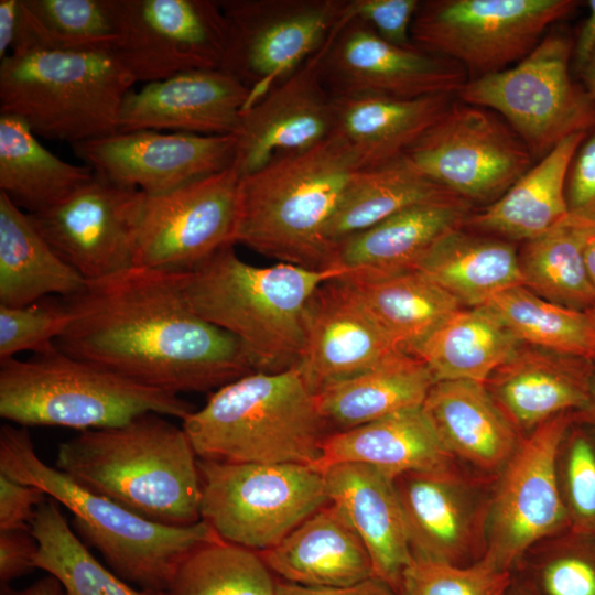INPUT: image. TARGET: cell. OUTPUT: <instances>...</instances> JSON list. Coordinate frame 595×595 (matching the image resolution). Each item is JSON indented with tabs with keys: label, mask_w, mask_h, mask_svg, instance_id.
<instances>
[{
	"label": "cell",
	"mask_w": 595,
	"mask_h": 595,
	"mask_svg": "<svg viewBox=\"0 0 595 595\" xmlns=\"http://www.w3.org/2000/svg\"><path fill=\"white\" fill-rule=\"evenodd\" d=\"M556 476L570 528L595 536V431L576 419L560 443Z\"/></svg>",
	"instance_id": "obj_45"
},
{
	"label": "cell",
	"mask_w": 595,
	"mask_h": 595,
	"mask_svg": "<svg viewBox=\"0 0 595 595\" xmlns=\"http://www.w3.org/2000/svg\"><path fill=\"white\" fill-rule=\"evenodd\" d=\"M86 283L52 248L31 216L0 192V304L25 306L52 295L69 299Z\"/></svg>",
	"instance_id": "obj_33"
},
{
	"label": "cell",
	"mask_w": 595,
	"mask_h": 595,
	"mask_svg": "<svg viewBox=\"0 0 595 595\" xmlns=\"http://www.w3.org/2000/svg\"><path fill=\"white\" fill-rule=\"evenodd\" d=\"M144 198L94 174L61 203L29 215L60 257L94 281L133 267Z\"/></svg>",
	"instance_id": "obj_19"
},
{
	"label": "cell",
	"mask_w": 595,
	"mask_h": 595,
	"mask_svg": "<svg viewBox=\"0 0 595 595\" xmlns=\"http://www.w3.org/2000/svg\"><path fill=\"white\" fill-rule=\"evenodd\" d=\"M415 270L465 307L483 306L497 293L523 285L519 255L511 244L462 228L443 236Z\"/></svg>",
	"instance_id": "obj_34"
},
{
	"label": "cell",
	"mask_w": 595,
	"mask_h": 595,
	"mask_svg": "<svg viewBox=\"0 0 595 595\" xmlns=\"http://www.w3.org/2000/svg\"><path fill=\"white\" fill-rule=\"evenodd\" d=\"M576 421L583 423L595 431V371L592 379L589 398L586 405L575 412Z\"/></svg>",
	"instance_id": "obj_57"
},
{
	"label": "cell",
	"mask_w": 595,
	"mask_h": 595,
	"mask_svg": "<svg viewBox=\"0 0 595 595\" xmlns=\"http://www.w3.org/2000/svg\"><path fill=\"white\" fill-rule=\"evenodd\" d=\"M403 351L424 339L462 304L416 270L376 279L339 277Z\"/></svg>",
	"instance_id": "obj_38"
},
{
	"label": "cell",
	"mask_w": 595,
	"mask_h": 595,
	"mask_svg": "<svg viewBox=\"0 0 595 595\" xmlns=\"http://www.w3.org/2000/svg\"><path fill=\"white\" fill-rule=\"evenodd\" d=\"M259 554L282 581L304 586H348L375 577L367 549L332 501Z\"/></svg>",
	"instance_id": "obj_28"
},
{
	"label": "cell",
	"mask_w": 595,
	"mask_h": 595,
	"mask_svg": "<svg viewBox=\"0 0 595 595\" xmlns=\"http://www.w3.org/2000/svg\"><path fill=\"white\" fill-rule=\"evenodd\" d=\"M31 532L37 542L35 569L54 576L64 595H165V592L137 589L105 567L75 534L48 497L36 509Z\"/></svg>",
	"instance_id": "obj_40"
},
{
	"label": "cell",
	"mask_w": 595,
	"mask_h": 595,
	"mask_svg": "<svg viewBox=\"0 0 595 595\" xmlns=\"http://www.w3.org/2000/svg\"><path fill=\"white\" fill-rule=\"evenodd\" d=\"M227 244L184 273V292L202 318L234 335L257 371L296 367L305 338L307 304L336 269L312 270L278 262L258 267Z\"/></svg>",
	"instance_id": "obj_4"
},
{
	"label": "cell",
	"mask_w": 595,
	"mask_h": 595,
	"mask_svg": "<svg viewBox=\"0 0 595 595\" xmlns=\"http://www.w3.org/2000/svg\"><path fill=\"white\" fill-rule=\"evenodd\" d=\"M250 98V90L221 69L180 73L131 89L121 106L118 132L234 134Z\"/></svg>",
	"instance_id": "obj_23"
},
{
	"label": "cell",
	"mask_w": 595,
	"mask_h": 595,
	"mask_svg": "<svg viewBox=\"0 0 595 595\" xmlns=\"http://www.w3.org/2000/svg\"><path fill=\"white\" fill-rule=\"evenodd\" d=\"M574 40L551 34L517 65L467 80L458 97L502 115L532 158L595 128V101L570 73Z\"/></svg>",
	"instance_id": "obj_10"
},
{
	"label": "cell",
	"mask_w": 595,
	"mask_h": 595,
	"mask_svg": "<svg viewBox=\"0 0 595 595\" xmlns=\"http://www.w3.org/2000/svg\"><path fill=\"white\" fill-rule=\"evenodd\" d=\"M0 473L42 489L73 515V528L122 580L165 592L181 562L220 539L208 523L167 526L151 521L94 493L37 455L26 426L0 429Z\"/></svg>",
	"instance_id": "obj_5"
},
{
	"label": "cell",
	"mask_w": 595,
	"mask_h": 595,
	"mask_svg": "<svg viewBox=\"0 0 595 595\" xmlns=\"http://www.w3.org/2000/svg\"><path fill=\"white\" fill-rule=\"evenodd\" d=\"M586 315L591 325V329L593 332L594 338H595V305L586 311Z\"/></svg>",
	"instance_id": "obj_59"
},
{
	"label": "cell",
	"mask_w": 595,
	"mask_h": 595,
	"mask_svg": "<svg viewBox=\"0 0 595 595\" xmlns=\"http://www.w3.org/2000/svg\"><path fill=\"white\" fill-rule=\"evenodd\" d=\"M194 410L178 394L72 357L56 345L26 360H0V416L21 426L85 431L150 412L183 421Z\"/></svg>",
	"instance_id": "obj_7"
},
{
	"label": "cell",
	"mask_w": 595,
	"mask_h": 595,
	"mask_svg": "<svg viewBox=\"0 0 595 595\" xmlns=\"http://www.w3.org/2000/svg\"><path fill=\"white\" fill-rule=\"evenodd\" d=\"M585 226L569 216L545 234L526 241L519 253L523 285L555 304L586 312L595 288L584 255Z\"/></svg>",
	"instance_id": "obj_41"
},
{
	"label": "cell",
	"mask_w": 595,
	"mask_h": 595,
	"mask_svg": "<svg viewBox=\"0 0 595 595\" xmlns=\"http://www.w3.org/2000/svg\"><path fill=\"white\" fill-rule=\"evenodd\" d=\"M73 320L65 299L43 298L25 306L0 304V360L53 348Z\"/></svg>",
	"instance_id": "obj_46"
},
{
	"label": "cell",
	"mask_w": 595,
	"mask_h": 595,
	"mask_svg": "<svg viewBox=\"0 0 595 595\" xmlns=\"http://www.w3.org/2000/svg\"><path fill=\"white\" fill-rule=\"evenodd\" d=\"M512 573L537 595H595V536L571 528L530 548Z\"/></svg>",
	"instance_id": "obj_44"
},
{
	"label": "cell",
	"mask_w": 595,
	"mask_h": 595,
	"mask_svg": "<svg viewBox=\"0 0 595 595\" xmlns=\"http://www.w3.org/2000/svg\"><path fill=\"white\" fill-rule=\"evenodd\" d=\"M403 351L339 278L321 284L305 313V338L298 369L315 394Z\"/></svg>",
	"instance_id": "obj_22"
},
{
	"label": "cell",
	"mask_w": 595,
	"mask_h": 595,
	"mask_svg": "<svg viewBox=\"0 0 595 595\" xmlns=\"http://www.w3.org/2000/svg\"><path fill=\"white\" fill-rule=\"evenodd\" d=\"M73 149L98 177L153 196L232 167L236 139L138 130L79 142Z\"/></svg>",
	"instance_id": "obj_20"
},
{
	"label": "cell",
	"mask_w": 595,
	"mask_h": 595,
	"mask_svg": "<svg viewBox=\"0 0 595 595\" xmlns=\"http://www.w3.org/2000/svg\"><path fill=\"white\" fill-rule=\"evenodd\" d=\"M321 50L246 108L236 132L234 170L251 174L283 154L313 148L335 132L334 98L320 73Z\"/></svg>",
	"instance_id": "obj_21"
},
{
	"label": "cell",
	"mask_w": 595,
	"mask_h": 595,
	"mask_svg": "<svg viewBox=\"0 0 595 595\" xmlns=\"http://www.w3.org/2000/svg\"><path fill=\"white\" fill-rule=\"evenodd\" d=\"M512 572L484 561L468 566L413 559L396 595H506Z\"/></svg>",
	"instance_id": "obj_47"
},
{
	"label": "cell",
	"mask_w": 595,
	"mask_h": 595,
	"mask_svg": "<svg viewBox=\"0 0 595 595\" xmlns=\"http://www.w3.org/2000/svg\"><path fill=\"white\" fill-rule=\"evenodd\" d=\"M0 595H64V592L60 582L54 576L47 575L22 589L1 585Z\"/></svg>",
	"instance_id": "obj_54"
},
{
	"label": "cell",
	"mask_w": 595,
	"mask_h": 595,
	"mask_svg": "<svg viewBox=\"0 0 595 595\" xmlns=\"http://www.w3.org/2000/svg\"><path fill=\"white\" fill-rule=\"evenodd\" d=\"M184 273L132 267L65 299L73 320L56 346L136 382L178 394L257 371L242 344L202 318Z\"/></svg>",
	"instance_id": "obj_1"
},
{
	"label": "cell",
	"mask_w": 595,
	"mask_h": 595,
	"mask_svg": "<svg viewBox=\"0 0 595 595\" xmlns=\"http://www.w3.org/2000/svg\"><path fill=\"white\" fill-rule=\"evenodd\" d=\"M48 496L0 473V531L31 530L37 507Z\"/></svg>",
	"instance_id": "obj_50"
},
{
	"label": "cell",
	"mask_w": 595,
	"mask_h": 595,
	"mask_svg": "<svg viewBox=\"0 0 595 595\" xmlns=\"http://www.w3.org/2000/svg\"><path fill=\"white\" fill-rule=\"evenodd\" d=\"M495 478L458 462L396 477L413 559L457 566L480 562Z\"/></svg>",
	"instance_id": "obj_16"
},
{
	"label": "cell",
	"mask_w": 595,
	"mask_h": 595,
	"mask_svg": "<svg viewBox=\"0 0 595 595\" xmlns=\"http://www.w3.org/2000/svg\"><path fill=\"white\" fill-rule=\"evenodd\" d=\"M403 155L458 197L488 205L531 167L533 159L491 111L454 102Z\"/></svg>",
	"instance_id": "obj_14"
},
{
	"label": "cell",
	"mask_w": 595,
	"mask_h": 595,
	"mask_svg": "<svg viewBox=\"0 0 595 595\" xmlns=\"http://www.w3.org/2000/svg\"><path fill=\"white\" fill-rule=\"evenodd\" d=\"M578 73L587 95L595 101V48Z\"/></svg>",
	"instance_id": "obj_56"
},
{
	"label": "cell",
	"mask_w": 595,
	"mask_h": 595,
	"mask_svg": "<svg viewBox=\"0 0 595 595\" xmlns=\"http://www.w3.org/2000/svg\"><path fill=\"white\" fill-rule=\"evenodd\" d=\"M575 412L561 413L524 435L496 475L484 559L512 572L538 542L570 528L556 476V455Z\"/></svg>",
	"instance_id": "obj_12"
},
{
	"label": "cell",
	"mask_w": 595,
	"mask_h": 595,
	"mask_svg": "<svg viewBox=\"0 0 595 595\" xmlns=\"http://www.w3.org/2000/svg\"><path fill=\"white\" fill-rule=\"evenodd\" d=\"M422 410L446 451L461 464L488 476L502 469L523 437L480 382H434Z\"/></svg>",
	"instance_id": "obj_27"
},
{
	"label": "cell",
	"mask_w": 595,
	"mask_h": 595,
	"mask_svg": "<svg viewBox=\"0 0 595 595\" xmlns=\"http://www.w3.org/2000/svg\"><path fill=\"white\" fill-rule=\"evenodd\" d=\"M418 0H345L336 25L351 20L369 24L387 42L402 46H414L411 25L419 8Z\"/></svg>",
	"instance_id": "obj_48"
},
{
	"label": "cell",
	"mask_w": 595,
	"mask_h": 595,
	"mask_svg": "<svg viewBox=\"0 0 595 595\" xmlns=\"http://www.w3.org/2000/svg\"><path fill=\"white\" fill-rule=\"evenodd\" d=\"M520 343L486 306L461 307L409 354L421 359L435 382L485 383Z\"/></svg>",
	"instance_id": "obj_35"
},
{
	"label": "cell",
	"mask_w": 595,
	"mask_h": 595,
	"mask_svg": "<svg viewBox=\"0 0 595 595\" xmlns=\"http://www.w3.org/2000/svg\"><path fill=\"white\" fill-rule=\"evenodd\" d=\"M339 463L370 465L396 478L409 472L447 467L457 461L446 451L420 407L329 433L316 469L323 473Z\"/></svg>",
	"instance_id": "obj_29"
},
{
	"label": "cell",
	"mask_w": 595,
	"mask_h": 595,
	"mask_svg": "<svg viewBox=\"0 0 595 595\" xmlns=\"http://www.w3.org/2000/svg\"><path fill=\"white\" fill-rule=\"evenodd\" d=\"M201 519L224 541L257 552L281 542L326 505L322 472L295 463H228L198 458Z\"/></svg>",
	"instance_id": "obj_9"
},
{
	"label": "cell",
	"mask_w": 595,
	"mask_h": 595,
	"mask_svg": "<svg viewBox=\"0 0 595 595\" xmlns=\"http://www.w3.org/2000/svg\"><path fill=\"white\" fill-rule=\"evenodd\" d=\"M588 132H577L558 143L497 201L475 214L465 226L508 239L532 240L569 215L565 181L572 159Z\"/></svg>",
	"instance_id": "obj_31"
},
{
	"label": "cell",
	"mask_w": 595,
	"mask_h": 595,
	"mask_svg": "<svg viewBox=\"0 0 595 595\" xmlns=\"http://www.w3.org/2000/svg\"><path fill=\"white\" fill-rule=\"evenodd\" d=\"M19 22V0L0 1V60L11 53Z\"/></svg>",
	"instance_id": "obj_53"
},
{
	"label": "cell",
	"mask_w": 595,
	"mask_h": 595,
	"mask_svg": "<svg viewBox=\"0 0 595 595\" xmlns=\"http://www.w3.org/2000/svg\"><path fill=\"white\" fill-rule=\"evenodd\" d=\"M329 501L347 516L367 549L374 576L394 593L413 560L394 478L359 463H339L324 472Z\"/></svg>",
	"instance_id": "obj_26"
},
{
	"label": "cell",
	"mask_w": 595,
	"mask_h": 595,
	"mask_svg": "<svg viewBox=\"0 0 595 595\" xmlns=\"http://www.w3.org/2000/svg\"><path fill=\"white\" fill-rule=\"evenodd\" d=\"M93 176L89 166L66 162L44 148L21 119L0 115V192L22 210L47 209Z\"/></svg>",
	"instance_id": "obj_36"
},
{
	"label": "cell",
	"mask_w": 595,
	"mask_h": 595,
	"mask_svg": "<svg viewBox=\"0 0 595 595\" xmlns=\"http://www.w3.org/2000/svg\"><path fill=\"white\" fill-rule=\"evenodd\" d=\"M434 382L421 359L399 351L314 396L317 410L333 433L420 408Z\"/></svg>",
	"instance_id": "obj_32"
},
{
	"label": "cell",
	"mask_w": 595,
	"mask_h": 595,
	"mask_svg": "<svg viewBox=\"0 0 595 595\" xmlns=\"http://www.w3.org/2000/svg\"><path fill=\"white\" fill-rule=\"evenodd\" d=\"M457 196L425 176L404 155L359 170L333 214L326 239L333 247L411 206Z\"/></svg>",
	"instance_id": "obj_37"
},
{
	"label": "cell",
	"mask_w": 595,
	"mask_h": 595,
	"mask_svg": "<svg viewBox=\"0 0 595 595\" xmlns=\"http://www.w3.org/2000/svg\"><path fill=\"white\" fill-rule=\"evenodd\" d=\"M595 361L520 344L484 383L494 402L524 436L548 420L587 403Z\"/></svg>",
	"instance_id": "obj_24"
},
{
	"label": "cell",
	"mask_w": 595,
	"mask_h": 595,
	"mask_svg": "<svg viewBox=\"0 0 595 595\" xmlns=\"http://www.w3.org/2000/svg\"><path fill=\"white\" fill-rule=\"evenodd\" d=\"M275 585L259 552L218 539L186 555L165 595H277Z\"/></svg>",
	"instance_id": "obj_43"
},
{
	"label": "cell",
	"mask_w": 595,
	"mask_h": 595,
	"mask_svg": "<svg viewBox=\"0 0 595 595\" xmlns=\"http://www.w3.org/2000/svg\"><path fill=\"white\" fill-rule=\"evenodd\" d=\"M359 160L338 132L239 177L231 240L312 270L329 269L327 225Z\"/></svg>",
	"instance_id": "obj_3"
},
{
	"label": "cell",
	"mask_w": 595,
	"mask_h": 595,
	"mask_svg": "<svg viewBox=\"0 0 595 595\" xmlns=\"http://www.w3.org/2000/svg\"><path fill=\"white\" fill-rule=\"evenodd\" d=\"M569 217L595 227V128L577 148L565 181Z\"/></svg>",
	"instance_id": "obj_49"
},
{
	"label": "cell",
	"mask_w": 595,
	"mask_h": 595,
	"mask_svg": "<svg viewBox=\"0 0 595 595\" xmlns=\"http://www.w3.org/2000/svg\"><path fill=\"white\" fill-rule=\"evenodd\" d=\"M239 176L229 167L161 195H145L133 267L188 272L231 240Z\"/></svg>",
	"instance_id": "obj_18"
},
{
	"label": "cell",
	"mask_w": 595,
	"mask_h": 595,
	"mask_svg": "<svg viewBox=\"0 0 595 595\" xmlns=\"http://www.w3.org/2000/svg\"><path fill=\"white\" fill-rule=\"evenodd\" d=\"M320 73L333 97L453 95L467 82L456 62L391 44L359 20L333 29L321 48Z\"/></svg>",
	"instance_id": "obj_17"
},
{
	"label": "cell",
	"mask_w": 595,
	"mask_h": 595,
	"mask_svg": "<svg viewBox=\"0 0 595 595\" xmlns=\"http://www.w3.org/2000/svg\"><path fill=\"white\" fill-rule=\"evenodd\" d=\"M55 467L83 487L167 526L201 521L198 458L183 428L144 413L80 431L58 445Z\"/></svg>",
	"instance_id": "obj_2"
},
{
	"label": "cell",
	"mask_w": 595,
	"mask_h": 595,
	"mask_svg": "<svg viewBox=\"0 0 595 595\" xmlns=\"http://www.w3.org/2000/svg\"><path fill=\"white\" fill-rule=\"evenodd\" d=\"M116 43L110 0H19L11 53L113 52Z\"/></svg>",
	"instance_id": "obj_39"
},
{
	"label": "cell",
	"mask_w": 595,
	"mask_h": 595,
	"mask_svg": "<svg viewBox=\"0 0 595 595\" xmlns=\"http://www.w3.org/2000/svg\"><path fill=\"white\" fill-rule=\"evenodd\" d=\"M218 2L228 25L220 69L250 90V106L324 46L345 0Z\"/></svg>",
	"instance_id": "obj_13"
},
{
	"label": "cell",
	"mask_w": 595,
	"mask_h": 595,
	"mask_svg": "<svg viewBox=\"0 0 595 595\" xmlns=\"http://www.w3.org/2000/svg\"><path fill=\"white\" fill-rule=\"evenodd\" d=\"M583 255L588 275L595 288V227H587L586 229Z\"/></svg>",
	"instance_id": "obj_55"
},
{
	"label": "cell",
	"mask_w": 595,
	"mask_h": 595,
	"mask_svg": "<svg viewBox=\"0 0 595 595\" xmlns=\"http://www.w3.org/2000/svg\"><path fill=\"white\" fill-rule=\"evenodd\" d=\"M182 428L199 459L315 468L329 434L298 367L253 371L216 389Z\"/></svg>",
	"instance_id": "obj_6"
},
{
	"label": "cell",
	"mask_w": 595,
	"mask_h": 595,
	"mask_svg": "<svg viewBox=\"0 0 595 595\" xmlns=\"http://www.w3.org/2000/svg\"><path fill=\"white\" fill-rule=\"evenodd\" d=\"M469 206L467 201L452 196L405 208L337 242L329 269L354 279L413 271L443 236L465 226Z\"/></svg>",
	"instance_id": "obj_25"
},
{
	"label": "cell",
	"mask_w": 595,
	"mask_h": 595,
	"mask_svg": "<svg viewBox=\"0 0 595 595\" xmlns=\"http://www.w3.org/2000/svg\"><path fill=\"white\" fill-rule=\"evenodd\" d=\"M484 306L520 344L595 361V338L586 312L550 302L524 285L497 293Z\"/></svg>",
	"instance_id": "obj_42"
},
{
	"label": "cell",
	"mask_w": 595,
	"mask_h": 595,
	"mask_svg": "<svg viewBox=\"0 0 595 595\" xmlns=\"http://www.w3.org/2000/svg\"><path fill=\"white\" fill-rule=\"evenodd\" d=\"M452 95L334 98L335 131L355 151L361 169L402 156L451 107Z\"/></svg>",
	"instance_id": "obj_30"
},
{
	"label": "cell",
	"mask_w": 595,
	"mask_h": 595,
	"mask_svg": "<svg viewBox=\"0 0 595 595\" xmlns=\"http://www.w3.org/2000/svg\"><path fill=\"white\" fill-rule=\"evenodd\" d=\"M277 595H396L383 581L371 577L348 586H304L286 581H277Z\"/></svg>",
	"instance_id": "obj_52"
},
{
	"label": "cell",
	"mask_w": 595,
	"mask_h": 595,
	"mask_svg": "<svg viewBox=\"0 0 595 595\" xmlns=\"http://www.w3.org/2000/svg\"><path fill=\"white\" fill-rule=\"evenodd\" d=\"M37 542L31 530L0 531V582L1 585L31 573Z\"/></svg>",
	"instance_id": "obj_51"
},
{
	"label": "cell",
	"mask_w": 595,
	"mask_h": 595,
	"mask_svg": "<svg viewBox=\"0 0 595 595\" xmlns=\"http://www.w3.org/2000/svg\"><path fill=\"white\" fill-rule=\"evenodd\" d=\"M575 0L420 1L411 25L413 45L473 74L497 73L520 62L553 23L570 17Z\"/></svg>",
	"instance_id": "obj_11"
},
{
	"label": "cell",
	"mask_w": 595,
	"mask_h": 595,
	"mask_svg": "<svg viewBox=\"0 0 595 595\" xmlns=\"http://www.w3.org/2000/svg\"><path fill=\"white\" fill-rule=\"evenodd\" d=\"M506 595H537L530 585L512 573V580Z\"/></svg>",
	"instance_id": "obj_58"
},
{
	"label": "cell",
	"mask_w": 595,
	"mask_h": 595,
	"mask_svg": "<svg viewBox=\"0 0 595 595\" xmlns=\"http://www.w3.org/2000/svg\"><path fill=\"white\" fill-rule=\"evenodd\" d=\"M137 82L112 52H21L0 63V115L72 145L119 131Z\"/></svg>",
	"instance_id": "obj_8"
},
{
	"label": "cell",
	"mask_w": 595,
	"mask_h": 595,
	"mask_svg": "<svg viewBox=\"0 0 595 595\" xmlns=\"http://www.w3.org/2000/svg\"><path fill=\"white\" fill-rule=\"evenodd\" d=\"M113 54L144 84L190 71L220 69L228 25L218 1L110 0Z\"/></svg>",
	"instance_id": "obj_15"
}]
</instances>
